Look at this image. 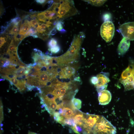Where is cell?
Listing matches in <instances>:
<instances>
[{
    "label": "cell",
    "mask_w": 134,
    "mask_h": 134,
    "mask_svg": "<svg viewBox=\"0 0 134 134\" xmlns=\"http://www.w3.org/2000/svg\"><path fill=\"white\" fill-rule=\"evenodd\" d=\"M107 84H106L100 86L96 87L98 93L102 91L106 90L107 87Z\"/></svg>",
    "instance_id": "f546056e"
},
{
    "label": "cell",
    "mask_w": 134,
    "mask_h": 134,
    "mask_svg": "<svg viewBox=\"0 0 134 134\" xmlns=\"http://www.w3.org/2000/svg\"><path fill=\"white\" fill-rule=\"evenodd\" d=\"M130 45V41L123 37L119 43L117 48L119 55H124L129 49Z\"/></svg>",
    "instance_id": "9c48e42d"
},
{
    "label": "cell",
    "mask_w": 134,
    "mask_h": 134,
    "mask_svg": "<svg viewBox=\"0 0 134 134\" xmlns=\"http://www.w3.org/2000/svg\"><path fill=\"white\" fill-rule=\"evenodd\" d=\"M31 69L26 67L23 74L26 76H28L29 74V73Z\"/></svg>",
    "instance_id": "74e56055"
},
{
    "label": "cell",
    "mask_w": 134,
    "mask_h": 134,
    "mask_svg": "<svg viewBox=\"0 0 134 134\" xmlns=\"http://www.w3.org/2000/svg\"><path fill=\"white\" fill-rule=\"evenodd\" d=\"M10 63V62L8 60H6L5 61L2 67H8Z\"/></svg>",
    "instance_id": "d590c367"
},
{
    "label": "cell",
    "mask_w": 134,
    "mask_h": 134,
    "mask_svg": "<svg viewBox=\"0 0 134 134\" xmlns=\"http://www.w3.org/2000/svg\"><path fill=\"white\" fill-rule=\"evenodd\" d=\"M0 72L1 74L4 73L6 75H14V71L12 68L0 67Z\"/></svg>",
    "instance_id": "2e32d148"
},
{
    "label": "cell",
    "mask_w": 134,
    "mask_h": 134,
    "mask_svg": "<svg viewBox=\"0 0 134 134\" xmlns=\"http://www.w3.org/2000/svg\"><path fill=\"white\" fill-rule=\"evenodd\" d=\"M133 71V67H131L129 66L122 72L120 79V81L124 80L130 76Z\"/></svg>",
    "instance_id": "9a60e30c"
},
{
    "label": "cell",
    "mask_w": 134,
    "mask_h": 134,
    "mask_svg": "<svg viewBox=\"0 0 134 134\" xmlns=\"http://www.w3.org/2000/svg\"><path fill=\"white\" fill-rule=\"evenodd\" d=\"M7 38L5 37H1L0 38V47L1 48L6 42Z\"/></svg>",
    "instance_id": "836d02e7"
},
{
    "label": "cell",
    "mask_w": 134,
    "mask_h": 134,
    "mask_svg": "<svg viewBox=\"0 0 134 134\" xmlns=\"http://www.w3.org/2000/svg\"><path fill=\"white\" fill-rule=\"evenodd\" d=\"M36 18L38 21L43 23H46L47 20L44 16L43 12L37 14Z\"/></svg>",
    "instance_id": "ffe728a7"
},
{
    "label": "cell",
    "mask_w": 134,
    "mask_h": 134,
    "mask_svg": "<svg viewBox=\"0 0 134 134\" xmlns=\"http://www.w3.org/2000/svg\"><path fill=\"white\" fill-rule=\"evenodd\" d=\"M0 122L1 123L3 120V107L2 104V103H0Z\"/></svg>",
    "instance_id": "8d00e7d4"
},
{
    "label": "cell",
    "mask_w": 134,
    "mask_h": 134,
    "mask_svg": "<svg viewBox=\"0 0 134 134\" xmlns=\"http://www.w3.org/2000/svg\"><path fill=\"white\" fill-rule=\"evenodd\" d=\"M74 106L78 109L81 108L82 101L78 99L74 98L71 100Z\"/></svg>",
    "instance_id": "ac0fdd59"
},
{
    "label": "cell",
    "mask_w": 134,
    "mask_h": 134,
    "mask_svg": "<svg viewBox=\"0 0 134 134\" xmlns=\"http://www.w3.org/2000/svg\"><path fill=\"white\" fill-rule=\"evenodd\" d=\"M116 130L104 116H100L93 129L94 134H115Z\"/></svg>",
    "instance_id": "7a4b0ae2"
},
{
    "label": "cell",
    "mask_w": 134,
    "mask_h": 134,
    "mask_svg": "<svg viewBox=\"0 0 134 134\" xmlns=\"http://www.w3.org/2000/svg\"><path fill=\"white\" fill-rule=\"evenodd\" d=\"M60 89L61 93V95L64 96L66 94L67 90H68V88L67 87H65Z\"/></svg>",
    "instance_id": "d6a6232c"
},
{
    "label": "cell",
    "mask_w": 134,
    "mask_h": 134,
    "mask_svg": "<svg viewBox=\"0 0 134 134\" xmlns=\"http://www.w3.org/2000/svg\"><path fill=\"white\" fill-rule=\"evenodd\" d=\"M119 30L124 37L127 40H134V22H128L120 26Z\"/></svg>",
    "instance_id": "5b68a950"
},
{
    "label": "cell",
    "mask_w": 134,
    "mask_h": 134,
    "mask_svg": "<svg viewBox=\"0 0 134 134\" xmlns=\"http://www.w3.org/2000/svg\"><path fill=\"white\" fill-rule=\"evenodd\" d=\"M133 71L131 74L125 80L120 81L123 85L125 90L134 89V71Z\"/></svg>",
    "instance_id": "30bf717a"
},
{
    "label": "cell",
    "mask_w": 134,
    "mask_h": 134,
    "mask_svg": "<svg viewBox=\"0 0 134 134\" xmlns=\"http://www.w3.org/2000/svg\"><path fill=\"white\" fill-rule=\"evenodd\" d=\"M91 83L95 85L97 84L98 83V79L97 76H93L91 77L90 79Z\"/></svg>",
    "instance_id": "4dcf8cb0"
},
{
    "label": "cell",
    "mask_w": 134,
    "mask_h": 134,
    "mask_svg": "<svg viewBox=\"0 0 134 134\" xmlns=\"http://www.w3.org/2000/svg\"><path fill=\"white\" fill-rule=\"evenodd\" d=\"M57 43V41L56 39L52 38L48 42V47L50 48L56 46Z\"/></svg>",
    "instance_id": "603a6c76"
},
{
    "label": "cell",
    "mask_w": 134,
    "mask_h": 134,
    "mask_svg": "<svg viewBox=\"0 0 134 134\" xmlns=\"http://www.w3.org/2000/svg\"><path fill=\"white\" fill-rule=\"evenodd\" d=\"M133 67V69H134V66Z\"/></svg>",
    "instance_id": "bcb514c9"
},
{
    "label": "cell",
    "mask_w": 134,
    "mask_h": 134,
    "mask_svg": "<svg viewBox=\"0 0 134 134\" xmlns=\"http://www.w3.org/2000/svg\"><path fill=\"white\" fill-rule=\"evenodd\" d=\"M62 108L63 112L61 115L65 118L73 117L79 110L77 109L74 110L68 106L63 107Z\"/></svg>",
    "instance_id": "7c38bea8"
},
{
    "label": "cell",
    "mask_w": 134,
    "mask_h": 134,
    "mask_svg": "<svg viewBox=\"0 0 134 134\" xmlns=\"http://www.w3.org/2000/svg\"><path fill=\"white\" fill-rule=\"evenodd\" d=\"M48 50L51 53L56 54L60 51L61 48L59 45H57L56 46L49 48Z\"/></svg>",
    "instance_id": "d4e9b609"
},
{
    "label": "cell",
    "mask_w": 134,
    "mask_h": 134,
    "mask_svg": "<svg viewBox=\"0 0 134 134\" xmlns=\"http://www.w3.org/2000/svg\"><path fill=\"white\" fill-rule=\"evenodd\" d=\"M32 36H33L34 38H37L38 37V36L37 34L33 35Z\"/></svg>",
    "instance_id": "7bdbcfd3"
},
{
    "label": "cell",
    "mask_w": 134,
    "mask_h": 134,
    "mask_svg": "<svg viewBox=\"0 0 134 134\" xmlns=\"http://www.w3.org/2000/svg\"><path fill=\"white\" fill-rule=\"evenodd\" d=\"M1 76L14 85L21 92H23L25 90L27 82L26 79L19 80L14 77L10 78L9 76L6 74H1Z\"/></svg>",
    "instance_id": "8992f818"
},
{
    "label": "cell",
    "mask_w": 134,
    "mask_h": 134,
    "mask_svg": "<svg viewBox=\"0 0 134 134\" xmlns=\"http://www.w3.org/2000/svg\"><path fill=\"white\" fill-rule=\"evenodd\" d=\"M77 125L81 127L83 125L84 119V113L79 110L73 117Z\"/></svg>",
    "instance_id": "5bb4252c"
},
{
    "label": "cell",
    "mask_w": 134,
    "mask_h": 134,
    "mask_svg": "<svg viewBox=\"0 0 134 134\" xmlns=\"http://www.w3.org/2000/svg\"><path fill=\"white\" fill-rule=\"evenodd\" d=\"M26 67L24 66H19V67L14 71V75L19 76L23 74Z\"/></svg>",
    "instance_id": "d6986e66"
},
{
    "label": "cell",
    "mask_w": 134,
    "mask_h": 134,
    "mask_svg": "<svg viewBox=\"0 0 134 134\" xmlns=\"http://www.w3.org/2000/svg\"><path fill=\"white\" fill-rule=\"evenodd\" d=\"M19 25H14L9 31V34L11 35H15L17 33L19 30Z\"/></svg>",
    "instance_id": "7402d4cb"
},
{
    "label": "cell",
    "mask_w": 134,
    "mask_h": 134,
    "mask_svg": "<svg viewBox=\"0 0 134 134\" xmlns=\"http://www.w3.org/2000/svg\"><path fill=\"white\" fill-rule=\"evenodd\" d=\"M3 124L1 123V124H0V126L1 127H2L3 126Z\"/></svg>",
    "instance_id": "f6af8a7d"
},
{
    "label": "cell",
    "mask_w": 134,
    "mask_h": 134,
    "mask_svg": "<svg viewBox=\"0 0 134 134\" xmlns=\"http://www.w3.org/2000/svg\"><path fill=\"white\" fill-rule=\"evenodd\" d=\"M55 27L56 29L58 31H61L63 30V22L62 21H59L57 23Z\"/></svg>",
    "instance_id": "4316f807"
},
{
    "label": "cell",
    "mask_w": 134,
    "mask_h": 134,
    "mask_svg": "<svg viewBox=\"0 0 134 134\" xmlns=\"http://www.w3.org/2000/svg\"><path fill=\"white\" fill-rule=\"evenodd\" d=\"M8 27L6 25V26H1V30L0 32V34H1L3 33L5 30L8 28Z\"/></svg>",
    "instance_id": "e575fe53"
},
{
    "label": "cell",
    "mask_w": 134,
    "mask_h": 134,
    "mask_svg": "<svg viewBox=\"0 0 134 134\" xmlns=\"http://www.w3.org/2000/svg\"><path fill=\"white\" fill-rule=\"evenodd\" d=\"M109 76V74L108 73L102 72L98 74L97 77L98 79V83L95 85V87L107 84L110 81Z\"/></svg>",
    "instance_id": "8fae6325"
},
{
    "label": "cell",
    "mask_w": 134,
    "mask_h": 134,
    "mask_svg": "<svg viewBox=\"0 0 134 134\" xmlns=\"http://www.w3.org/2000/svg\"><path fill=\"white\" fill-rule=\"evenodd\" d=\"M7 59L2 57L0 58V65L1 66H2L5 61Z\"/></svg>",
    "instance_id": "ab89813d"
},
{
    "label": "cell",
    "mask_w": 134,
    "mask_h": 134,
    "mask_svg": "<svg viewBox=\"0 0 134 134\" xmlns=\"http://www.w3.org/2000/svg\"><path fill=\"white\" fill-rule=\"evenodd\" d=\"M42 67L40 66L37 65H36L33 68L35 71H39L40 70Z\"/></svg>",
    "instance_id": "f35d334b"
},
{
    "label": "cell",
    "mask_w": 134,
    "mask_h": 134,
    "mask_svg": "<svg viewBox=\"0 0 134 134\" xmlns=\"http://www.w3.org/2000/svg\"><path fill=\"white\" fill-rule=\"evenodd\" d=\"M30 23L31 26L33 28L39 24L38 21L36 19L32 20L30 21Z\"/></svg>",
    "instance_id": "1f68e13d"
},
{
    "label": "cell",
    "mask_w": 134,
    "mask_h": 134,
    "mask_svg": "<svg viewBox=\"0 0 134 134\" xmlns=\"http://www.w3.org/2000/svg\"><path fill=\"white\" fill-rule=\"evenodd\" d=\"M51 93L55 96L57 97L61 95V93L59 89H54Z\"/></svg>",
    "instance_id": "f1b7e54d"
},
{
    "label": "cell",
    "mask_w": 134,
    "mask_h": 134,
    "mask_svg": "<svg viewBox=\"0 0 134 134\" xmlns=\"http://www.w3.org/2000/svg\"><path fill=\"white\" fill-rule=\"evenodd\" d=\"M57 33V31L56 29V27L53 29L50 33V35H53Z\"/></svg>",
    "instance_id": "60d3db41"
},
{
    "label": "cell",
    "mask_w": 134,
    "mask_h": 134,
    "mask_svg": "<svg viewBox=\"0 0 134 134\" xmlns=\"http://www.w3.org/2000/svg\"><path fill=\"white\" fill-rule=\"evenodd\" d=\"M35 1L37 3L42 4L45 3L46 0H36Z\"/></svg>",
    "instance_id": "b9f144b4"
},
{
    "label": "cell",
    "mask_w": 134,
    "mask_h": 134,
    "mask_svg": "<svg viewBox=\"0 0 134 134\" xmlns=\"http://www.w3.org/2000/svg\"><path fill=\"white\" fill-rule=\"evenodd\" d=\"M37 34L38 37L44 40L48 39L50 35L47 33H37Z\"/></svg>",
    "instance_id": "484cf974"
},
{
    "label": "cell",
    "mask_w": 134,
    "mask_h": 134,
    "mask_svg": "<svg viewBox=\"0 0 134 134\" xmlns=\"http://www.w3.org/2000/svg\"><path fill=\"white\" fill-rule=\"evenodd\" d=\"M42 56L38 54L35 53L33 54L32 58L34 60V63H36L38 60L40 59H42Z\"/></svg>",
    "instance_id": "83f0119b"
},
{
    "label": "cell",
    "mask_w": 134,
    "mask_h": 134,
    "mask_svg": "<svg viewBox=\"0 0 134 134\" xmlns=\"http://www.w3.org/2000/svg\"><path fill=\"white\" fill-rule=\"evenodd\" d=\"M105 0H86V1L91 4L96 6H100L103 5L106 1Z\"/></svg>",
    "instance_id": "e0dca14e"
},
{
    "label": "cell",
    "mask_w": 134,
    "mask_h": 134,
    "mask_svg": "<svg viewBox=\"0 0 134 134\" xmlns=\"http://www.w3.org/2000/svg\"><path fill=\"white\" fill-rule=\"evenodd\" d=\"M37 29L34 28H31L28 32L25 34L26 37L30 36H32L33 35L36 34L37 33Z\"/></svg>",
    "instance_id": "cb8c5ba5"
},
{
    "label": "cell",
    "mask_w": 134,
    "mask_h": 134,
    "mask_svg": "<svg viewBox=\"0 0 134 134\" xmlns=\"http://www.w3.org/2000/svg\"><path fill=\"white\" fill-rule=\"evenodd\" d=\"M75 72V69L73 67L67 66L62 68L58 75L60 79L70 78L74 75Z\"/></svg>",
    "instance_id": "ba28073f"
},
{
    "label": "cell",
    "mask_w": 134,
    "mask_h": 134,
    "mask_svg": "<svg viewBox=\"0 0 134 134\" xmlns=\"http://www.w3.org/2000/svg\"><path fill=\"white\" fill-rule=\"evenodd\" d=\"M114 26L112 21H105L101 26L100 29L101 35L106 42H109L111 40L114 35Z\"/></svg>",
    "instance_id": "277c9868"
},
{
    "label": "cell",
    "mask_w": 134,
    "mask_h": 134,
    "mask_svg": "<svg viewBox=\"0 0 134 134\" xmlns=\"http://www.w3.org/2000/svg\"><path fill=\"white\" fill-rule=\"evenodd\" d=\"M77 12L73 1L60 0L58 12V17L60 20L76 14Z\"/></svg>",
    "instance_id": "6da1fadb"
},
{
    "label": "cell",
    "mask_w": 134,
    "mask_h": 134,
    "mask_svg": "<svg viewBox=\"0 0 134 134\" xmlns=\"http://www.w3.org/2000/svg\"><path fill=\"white\" fill-rule=\"evenodd\" d=\"M84 119L81 127L82 134H94V128L100 116L84 113Z\"/></svg>",
    "instance_id": "3957f363"
},
{
    "label": "cell",
    "mask_w": 134,
    "mask_h": 134,
    "mask_svg": "<svg viewBox=\"0 0 134 134\" xmlns=\"http://www.w3.org/2000/svg\"><path fill=\"white\" fill-rule=\"evenodd\" d=\"M98 94V100L100 104L105 105L110 102L111 99V95L109 91L104 90Z\"/></svg>",
    "instance_id": "52a82bcc"
},
{
    "label": "cell",
    "mask_w": 134,
    "mask_h": 134,
    "mask_svg": "<svg viewBox=\"0 0 134 134\" xmlns=\"http://www.w3.org/2000/svg\"><path fill=\"white\" fill-rule=\"evenodd\" d=\"M28 134H38L36 133H35L33 132H29Z\"/></svg>",
    "instance_id": "ee69618b"
},
{
    "label": "cell",
    "mask_w": 134,
    "mask_h": 134,
    "mask_svg": "<svg viewBox=\"0 0 134 134\" xmlns=\"http://www.w3.org/2000/svg\"><path fill=\"white\" fill-rule=\"evenodd\" d=\"M21 23L19 34L25 35L28 32L31 27L30 21L27 20L22 19Z\"/></svg>",
    "instance_id": "4fadbf2b"
},
{
    "label": "cell",
    "mask_w": 134,
    "mask_h": 134,
    "mask_svg": "<svg viewBox=\"0 0 134 134\" xmlns=\"http://www.w3.org/2000/svg\"><path fill=\"white\" fill-rule=\"evenodd\" d=\"M21 20L20 17L17 16L15 18L11 19L9 21L10 24L18 26L21 22Z\"/></svg>",
    "instance_id": "44dd1931"
}]
</instances>
